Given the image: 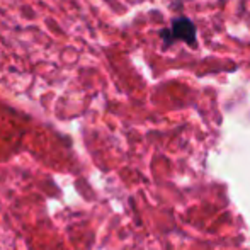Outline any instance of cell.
I'll use <instances>...</instances> for the list:
<instances>
[{"label": "cell", "mask_w": 250, "mask_h": 250, "mask_svg": "<svg viewBox=\"0 0 250 250\" xmlns=\"http://www.w3.org/2000/svg\"><path fill=\"white\" fill-rule=\"evenodd\" d=\"M172 33L175 34L177 38H182V40H186L188 43H192L194 41V26H192L189 21L186 19H179L174 22V26H172Z\"/></svg>", "instance_id": "cell-1"}]
</instances>
